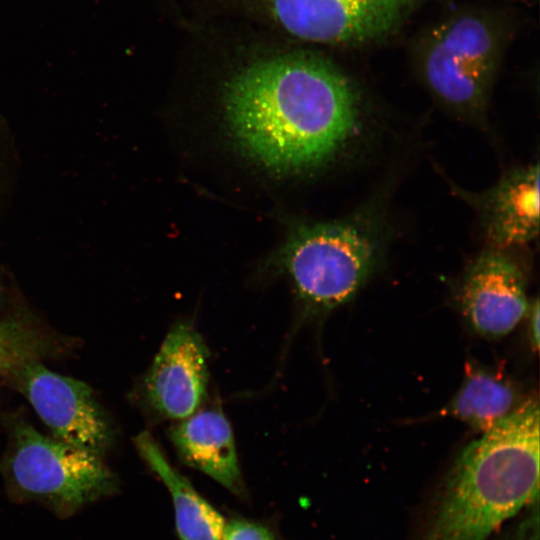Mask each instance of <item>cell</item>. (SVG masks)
I'll return each mask as SVG.
<instances>
[{
    "mask_svg": "<svg viewBox=\"0 0 540 540\" xmlns=\"http://www.w3.org/2000/svg\"><path fill=\"white\" fill-rule=\"evenodd\" d=\"M223 104L238 147L278 173L322 167L365 131L357 89L332 63L308 53L244 67L226 84Z\"/></svg>",
    "mask_w": 540,
    "mask_h": 540,
    "instance_id": "obj_1",
    "label": "cell"
},
{
    "mask_svg": "<svg viewBox=\"0 0 540 540\" xmlns=\"http://www.w3.org/2000/svg\"><path fill=\"white\" fill-rule=\"evenodd\" d=\"M540 442L516 421L481 433L454 462L417 540H487L539 495Z\"/></svg>",
    "mask_w": 540,
    "mask_h": 540,
    "instance_id": "obj_2",
    "label": "cell"
},
{
    "mask_svg": "<svg viewBox=\"0 0 540 540\" xmlns=\"http://www.w3.org/2000/svg\"><path fill=\"white\" fill-rule=\"evenodd\" d=\"M374 207L337 221L301 225L288 239L281 264L309 311H328L353 298L383 255L385 231Z\"/></svg>",
    "mask_w": 540,
    "mask_h": 540,
    "instance_id": "obj_3",
    "label": "cell"
},
{
    "mask_svg": "<svg viewBox=\"0 0 540 540\" xmlns=\"http://www.w3.org/2000/svg\"><path fill=\"white\" fill-rule=\"evenodd\" d=\"M2 473L12 500L41 504L63 519L118 489L101 455L44 435L23 420L12 426Z\"/></svg>",
    "mask_w": 540,
    "mask_h": 540,
    "instance_id": "obj_4",
    "label": "cell"
},
{
    "mask_svg": "<svg viewBox=\"0 0 540 540\" xmlns=\"http://www.w3.org/2000/svg\"><path fill=\"white\" fill-rule=\"evenodd\" d=\"M500 30L476 13L456 15L434 28L420 52V73L430 93L467 120H482L503 48Z\"/></svg>",
    "mask_w": 540,
    "mask_h": 540,
    "instance_id": "obj_5",
    "label": "cell"
},
{
    "mask_svg": "<svg viewBox=\"0 0 540 540\" xmlns=\"http://www.w3.org/2000/svg\"><path fill=\"white\" fill-rule=\"evenodd\" d=\"M0 374L31 404L54 437L102 455L112 432L92 389L46 367L18 333L0 330Z\"/></svg>",
    "mask_w": 540,
    "mask_h": 540,
    "instance_id": "obj_6",
    "label": "cell"
},
{
    "mask_svg": "<svg viewBox=\"0 0 540 540\" xmlns=\"http://www.w3.org/2000/svg\"><path fill=\"white\" fill-rule=\"evenodd\" d=\"M293 36L325 44H365L403 24L420 0H267Z\"/></svg>",
    "mask_w": 540,
    "mask_h": 540,
    "instance_id": "obj_7",
    "label": "cell"
},
{
    "mask_svg": "<svg viewBox=\"0 0 540 540\" xmlns=\"http://www.w3.org/2000/svg\"><path fill=\"white\" fill-rule=\"evenodd\" d=\"M458 300L477 333L488 338L505 336L529 309L525 271L509 250L487 248L464 271Z\"/></svg>",
    "mask_w": 540,
    "mask_h": 540,
    "instance_id": "obj_8",
    "label": "cell"
},
{
    "mask_svg": "<svg viewBox=\"0 0 540 540\" xmlns=\"http://www.w3.org/2000/svg\"><path fill=\"white\" fill-rule=\"evenodd\" d=\"M208 351L193 326L176 324L166 335L143 381L144 400L158 416L185 419L207 393Z\"/></svg>",
    "mask_w": 540,
    "mask_h": 540,
    "instance_id": "obj_9",
    "label": "cell"
},
{
    "mask_svg": "<svg viewBox=\"0 0 540 540\" xmlns=\"http://www.w3.org/2000/svg\"><path fill=\"white\" fill-rule=\"evenodd\" d=\"M479 217L488 248L510 250L539 233V165L517 167L485 191L456 188Z\"/></svg>",
    "mask_w": 540,
    "mask_h": 540,
    "instance_id": "obj_10",
    "label": "cell"
},
{
    "mask_svg": "<svg viewBox=\"0 0 540 540\" xmlns=\"http://www.w3.org/2000/svg\"><path fill=\"white\" fill-rule=\"evenodd\" d=\"M179 458L217 481L239 498H246L231 426L218 409L190 415L169 432Z\"/></svg>",
    "mask_w": 540,
    "mask_h": 540,
    "instance_id": "obj_11",
    "label": "cell"
},
{
    "mask_svg": "<svg viewBox=\"0 0 540 540\" xmlns=\"http://www.w3.org/2000/svg\"><path fill=\"white\" fill-rule=\"evenodd\" d=\"M135 443L142 458L170 493L179 539L221 540L226 522L222 514L195 490L187 478L171 466L149 433L139 434Z\"/></svg>",
    "mask_w": 540,
    "mask_h": 540,
    "instance_id": "obj_12",
    "label": "cell"
},
{
    "mask_svg": "<svg viewBox=\"0 0 540 540\" xmlns=\"http://www.w3.org/2000/svg\"><path fill=\"white\" fill-rule=\"evenodd\" d=\"M523 402L507 378L469 365L459 390L440 415L455 418L482 433L514 412Z\"/></svg>",
    "mask_w": 540,
    "mask_h": 540,
    "instance_id": "obj_13",
    "label": "cell"
},
{
    "mask_svg": "<svg viewBox=\"0 0 540 540\" xmlns=\"http://www.w3.org/2000/svg\"><path fill=\"white\" fill-rule=\"evenodd\" d=\"M221 540H277L274 532L264 523L247 519L232 518L225 522Z\"/></svg>",
    "mask_w": 540,
    "mask_h": 540,
    "instance_id": "obj_14",
    "label": "cell"
},
{
    "mask_svg": "<svg viewBox=\"0 0 540 540\" xmlns=\"http://www.w3.org/2000/svg\"><path fill=\"white\" fill-rule=\"evenodd\" d=\"M529 336L531 338V344L537 350L539 346V303L538 299H535L533 304L529 305Z\"/></svg>",
    "mask_w": 540,
    "mask_h": 540,
    "instance_id": "obj_15",
    "label": "cell"
}]
</instances>
